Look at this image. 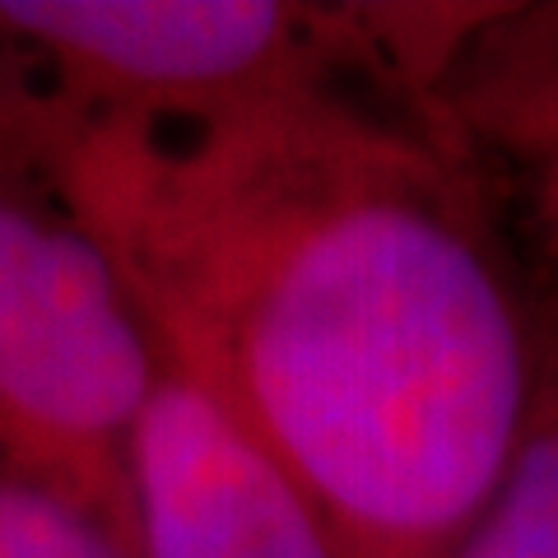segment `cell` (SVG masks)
I'll use <instances>...</instances> for the list:
<instances>
[{
    "instance_id": "7",
    "label": "cell",
    "mask_w": 558,
    "mask_h": 558,
    "mask_svg": "<svg viewBox=\"0 0 558 558\" xmlns=\"http://www.w3.org/2000/svg\"><path fill=\"white\" fill-rule=\"evenodd\" d=\"M0 558H131L80 498L0 451Z\"/></svg>"
},
{
    "instance_id": "4",
    "label": "cell",
    "mask_w": 558,
    "mask_h": 558,
    "mask_svg": "<svg viewBox=\"0 0 558 558\" xmlns=\"http://www.w3.org/2000/svg\"><path fill=\"white\" fill-rule=\"evenodd\" d=\"M131 558H340L293 475L163 359L126 442Z\"/></svg>"
},
{
    "instance_id": "2",
    "label": "cell",
    "mask_w": 558,
    "mask_h": 558,
    "mask_svg": "<svg viewBox=\"0 0 558 558\" xmlns=\"http://www.w3.org/2000/svg\"><path fill=\"white\" fill-rule=\"evenodd\" d=\"M461 5L0 0V145L149 126L317 89L424 102Z\"/></svg>"
},
{
    "instance_id": "5",
    "label": "cell",
    "mask_w": 558,
    "mask_h": 558,
    "mask_svg": "<svg viewBox=\"0 0 558 558\" xmlns=\"http://www.w3.org/2000/svg\"><path fill=\"white\" fill-rule=\"evenodd\" d=\"M424 112L494 201L535 299L558 307V0L465 5Z\"/></svg>"
},
{
    "instance_id": "6",
    "label": "cell",
    "mask_w": 558,
    "mask_h": 558,
    "mask_svg": "<svg viewBox=\"0 0 558 558\" xmlns=\"http://www.w3.org/2000/svg\"><path fill=\"white\" fill-rule=\"evenodd\" d=\"M442 558H558V307L539 303V377L526 433L480 517Z\"/></svg>"
},
{
    "instance_id": "1",
    "label": "cell",
    "mask_w": 558,
    "mask_h": 558,
    "mask_svg": "<svg viewBox=\"0 0 558 558\" xmlns=\"http://www.w3.org/2000/svg\"><path fill=\"white\" fill-rule=\"evenodd\" d=\"M159 354L293 475L340 558H442L526 433L539 299L424 102L317 89L20 149Z\"/></svg>"
},
{
    "instance_id": "3",
    "label": "cell",
    "mask_w": 558,
    "mask_h": 558,
    "mask_svg": "<svg viewBox=\"0 0 558 558\" xmlns=\"http://www.w3.org/2000/svg\"><path fill=\"white\" fill-rule=\"evenodd\" d=\"M159 363L112 252L43 163L0 149V451L126 549V442Z\"/></svg>"
}]
</instances>
